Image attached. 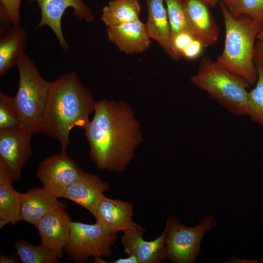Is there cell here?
<instances>
[{"instance_id":"14","label":"cell","mask_w":263,"mask_h":263,"mask_svg":"<svg viewBox=\"0 0 263 263\" xmlns=\"http://www.w3.org/2000/svg\"><path fill=\"white\" fill-rule=\"evenodd\" d=\"M109 188L108 183L96 175L83 171L67 188L63 198L80 206L94 216L104 193Z\"/></svg>"},{"instance_id":"36","label":"cell","mask_w":263,"mask_h":263,"mask_svg":"<svg viewBox=\"0 0 263 263\" xmlns=\"http://www.w3.org/2000/svg\"><path fill=\"white\" fill-rule=\"evenodd\" d=\"M232 0H222L224 2L226 3L231 1Z\"/></svg>"},{"instance_id":"12","label":"cell","mask_w":263,"mask_h":263,"mask_svg":"<svg viewBox=\"0 0 263 263\" xmlns=\"http://www.w3.org/2000/svg\"><path fill=\"white\" fill-rule=\"evenodd\" d=\"M71 218L65 208L53 210L38 222V228L41 244L58 258L63 256L70 233Z\"/></svg>"},{"instance_id":"1","label":"cell","mask_w":263,"mask_h":263,"mask_svg":"<svg viewBox=\"0 0 263 263\" xmlns=\"http://www.w3.org/2000/svg\"><path fill=\"white\" fill-rule=\"evenodd\" d=\"M94 115L84 129L91 160L101 170L123 172L142 140L139 124L125 102H96Z\"/></svg>"},{"instance_id":"32","label":"cell","mask_w":263,"mask_h":263,"mask_svg":"<svg viewBox=\"0 0 263 263\" xmlns=\"http://www.w3.org/2000/svg\"><path fill=\"white\" fill-rule=\"evenodd\" d=\"M224 263H258L259 261L255 259H247L244 258H238L234 255H232L229 259L225 260Z\"/></svg>"},{"instance_id":"15","label":"cell","mask_w":263,"mask_h":263,"mask_svg":"<svg viewBox=\"0 0 263 263\" xmlns=\"http://www.w3.org/2000/svg\"><path fill=\"white\" fill-rule=\"evenodd\" d=\"M108 40L126 55L143 53L151 45L145 23L136 21L107 27Z\"/></svg>"},{"instance_id":"21","label":"cell","mask_w":263,"mask_h":263,"mask_svg":"<svg viewBox=\"0 0 263 263\" xmlns=\"http://www.w3.org/2000/svg\"><path fill=\"white\" fill-rule=\"evenodd\" d=\"M141 5L139 0H112L102 9L101 20L107 27L139 19Z\"/></svg>"},{"instance_id":"28","label":"cell","mask_w":263,"mask_h":263,"mask_svg":"<svg viewBox=\"0 0 263 263\" xmlns=\"http://www.w3.org/2000/svg\"><path fill=\"white\" fill-rule=\"evenodd\" d=\"M194 38L191 33L187 31L180 32L171 38V47L179 59L182 57L183 51Z\"/></svg>"},{"instance_id":"19","label":"cell","mask_w":263,"mask_h":263,"mask_svg":"<svg viewBox=\"0 0 263 263\" xmlns=\"http://www.w3.org/2000/svg\"><path fill=\"white\" fill-rule=\"evenodd\" d=\"M16 180L10 170L0 161V228L8 224L14 225L20 221L22 193L12 186Z\"/></svg>"},{"instance_id":"22","label":"cell","mask_w":263,"mask_h":263,"mask_svg":"<svg viewBox=\"0 0 263 263\" xmlns=\"http://www.w3.org/2000/svg\"><path fill=\"white\" fill-rule=\"evenodd\" d=\"M16 253L23 263H57L58 257L40 244L34 245L22 239L14 244Z\"/></svg>"},{"instance_id":"8","label":"cell","mask_w":263,"mask_h":263,"mask_svg":"<svg viewBox=\"0 0 263 263\" xmlns=\"http://www.w3.org/2000/svg\"><path fill=\"white\" fill-rule=\"evenodd\" d=\"M83 171L66 152H60L41 161L38 164L36 175L44 189L59 198H63L67 188Z\"/></svg>"},{"instance_id":"37","label":"cell","mask_w":263,"mask_h":263,"mask_svg":"<svg viewBox=\"0 0 263 263\" xmlns=\"http://www.w3.org/2000/svg\"><path fill=\"white\" fill-rule=\"evenodd\" d=\"M260 262L262 263H263V258L261 259V260L260 261Z\"/></svg>"},{"instance_id":"29","label":"cell","mask_w":263,"mask_h":263,"mask_svg":"<svg viewBox=\"0 0 263 263\" xmlns=\"http://www.w3.org/2000/svg\"><path fill=\"white\" fill-rule=\"evenodd\" d=\"M205 47L198 40L194 38L183 51L181 56L188 59H194L202 54Z\"/></svg>"},{"instance_id":"30","label":"cell","mask_w":263,"mask_h":263,"mask_svg":"<svg viewBox=\"0 0 263 263\" xmlns=\"http://www.w3.org/2000/svg\"><path fill=\"white\" fill-rule=\"evenodd\" d=\"M254 58L255 64L263 65V38L256 41Z\"/></svg>"},{"instance_id":"3","label":"cell","mask_w":263,"mask_h":263,"mask_svg":"<svg viewBox=\"0 0 263 263\" xmlns=\"http://www.w3.org/2000/svg\"><path fill=\"white\" fill-rule=\"evenodd\" d=\"M225 26L222 53L216 60L225 68L255 85L257 78L254 54L261 23L250 18L234 17L224 2H219Z\"/></svg>"},{"instance_id":"11","label":"cell","mask_w":263,"mask_h":263,"mask_svg":"<svg viewBox=\"0 0 263 263\" xmlns=\"http://www.w3.org/2000/svg\"><path fill=\"white\" fill-rule=\"evenodd\" d=\"M133 205L130 202L118 199L109 198L105 195L99 203L94 215L95 223L106 232L124 233L136 229L139 225L132 220Z\"/></svg>"},{"instance_id":"4","label":"cell","mask_w":263,"mask_h":263,"mask_svg":"<svg viewBox=\"0 0 263 263\" xmlns=\"http://www.w3.org/2000/svg\"><path fill=\"white\" fill-rule=\"evenodd\" d=\"M191 82L230 113L247 115V88L249 84L216 60L208 57L202 58Z\"/></svg>"},{"instance_id":"25","label":"cell","mask_w":263,"mask_h":263,"mask_svg":"<svg viewBox=\"0 0 263 263\" xmlns=\"http://www.w3.org/2000/svg\"><path fill=\"white\" fill-rule=\"evenodd\" d=\"M224 3L234 17H248L262 24L263 0H232Z\"/></svg>"},{"instance_id":"23","label":"cell","mask_w":263,"mask_h":263,"mask_svg":"<svg viewBox=\"0 0 263 263\" xmlns=\"http://www.w3.org/2000/svg\"><path fill=\"white\" fill-rule=\"evenodd\" d=\"M257 78L255 87L248 92V114L263 128V65L255 64Z\"/></svg>"},{"instance_id":"7","label":"cell","mask_w":263,"mask_h":263,"mask_svg":"<svg viewBox=\"0 0 263 263\" xmlns=\"http://www.w3.org/2000/svg\"><path fill=\"white\" fill-rule=\"evenodd\" d=\"M117 238V233H108L96 223L89 224L72 221L64 252L77 263L85 262L90 257H112V247Z\"/></svg>"},{"instance_id":"26","label":"cell","mask_w":263,"mask_h":263,"mask_svg":"<svg viewBox=\"0 0 263 263\" xmlns=\"http://www.w3.org/2000/svg\"><path fill=\"white\" fill-rule=\"evenodd\" d=\"M23 128L16 109L14 97L0 92V130Z\"/></svg>"},{"instance_id":"24","label":"cell","mask_w":263,"mask_h":263,"mask_svg":"<svg viewBox=\"0 0 263 263\" xmlns=\"http://www.w3.org/2000/svg\"><path fill=\"white\" fill-rule=\"evenodd\" d=\"M171 32V38L183 32H190L183 0H165Z\"/></svg>"},{"instance_id":"27","label":"cell","mask_w":263,"mask_h":263,"mask_svg":"<svg viewBox=\"0 0 263 263\" xmlns=\"http://www.w3.org/2000/svg\"><path fill=\"white\" fill-rule=\"evenodd\" d=\"M21 0H0V21L19 25L21 21L20 5Z\"/></svg>"},{"instance_id":"34","label":"cell","mask_w":263,"mask_h":263,"mask_svg":"<svg viewBox=\"0 0 263 263\" xmlns=\"http://www.w3.org/2000/svg\"><path fill=\"white\" fill-rule=\"evenodd\" d=\"M202 1L204 2L208 5L211 6H215L219 2L220 0H201Z\"/></svg>"},{"instance_id":"18","label":"cell","mask_w":263,"mask_h":263,"mask_svg":"<svg viewBox=\"0 0 263 263\" xmlns=\"http://www.w3.org/2000/svg\"><path fill=\"white\" fill-rule=\"evenodd\" d=\"M148 19L146 24L150 38L157 41L173 60L180 59L171 45V32L165 0H146Z\"/></svg>"},{"instance_id":"6","label":"cell","mask_w":263,"mask_h":263,"mask_svg":"<svg viewBox=\"0 0 263 263\" xmlns=\"http://www.w3.org/2000/svg\"><path fill=\"white\" fill-rule=\"evenodd\" d=\"M215 218L206 216L194 226L183 224L175 215L169 216L164 228L167 259L170 263H194L201 253L204 236L215 228Z\"/></svg>"},{"instance_id":"5","label":"cell","mask_w":263,"mask_h":263,"mask_svg":"<svg viewBox=\"0 0 263 263\" xmlns=\"http://www.w3.org/2000/svg\"><path fill=\"white\" fill-rule=\"evenodd\" d=\"M19 83L14 97L16 109L23 128L33 135L41 132V124L51 83L45 80L33 61L24 53L17 65Z\"/></svg>"},{"instance_id":"35","label":"cell","mask_w":263,"mask_h":263,"mask_svg":"<svg viewBox=\"0 0 263 263\" xmlns=\"http://www.w3.org/2000/svg\"><path fill=\"white\" fill-rule=\"evenodd\" d=\"M263 38V20L261 25L260 31L258 35L257 39H261Z\"/></svg>"},{"instance_id":"20","label":"cell","mask_w":263,"mask_h":263,"mask_svg":"<svg viewBox=\"0 0 263 263\" xmlns=\"http://www.w3.org/2000/svg\"><path fill=\"white\" fill-rule=\"evenodd\" d=\"M27 42L26 30L13 26L2 34L0 38V75L3 76L10 69L17 65L24 53Z\"/></svg>"},{"instance_id":"33","label":"cell","mask_w":263,"mask_h":263,"mask_svg":"<svg viewBox=\"0 0 263 263\" xmlns=\"http://www.w3.org/2000/svg\"><path fill=\"white\" fill-rule=\"evenodd\" d=\"M113 263H139L136 258L133 255H127L125 258H118Z\"/></svg>"},{"instance_id":"2","label":"cell","mask_w":263,"mask_h":263,"mask_svg":"<svg viewBox=\"0 0 263 263\" xmlns=\"http://www.w3.org/2000/svg\"><path fill=\"white\" fill-rule=\"evenodd\" d=\"M95 103L75 72L63 74L51 83L41 132L58 141L61 152H66L71 131L75 127L84 130Z\"/></svg>"},{"instance_id":"31","label":"cell","mask_w":263,"mask_h":263,"mask_svg":"<svg viewBox=\"0 0 263 263\" xmlns=\"http://www.w3.org/2000/svg\"><path fill=\"white\" fill-rule=\"evenodd\" d=\"M20 260L17 253L12 255H4L1 254L0 255V263H18Z\"/></svg>"},{"instance_id":"10","label":"cell","mask_w":263,"mask_h":263,"mask_svg":"<svg viewBox=\"0 0 263 263\" xmlns=\"http://www.w3.org/2000/svg\"><path fill=\"white\" fill-rule=\"evenodd\" d=\"M33 135L23 128L0 130V161L19 180L23 166L32 154L31 139Z\"/></svg>"},{"instance_id":"13","label":"cell","mask_w":263,"mask_h":263,"mask_svg":"<svg viewBox=\"0 0 263 263\" xmlns=\"http://www.w3.org/2000/svg\"><path fill=\"white\" fill-rule=\"evenodd\" d=\"M145 229L140 225L136 229L124 233L121 243L127 255H133L139 263H160L167 259L165 232L153 241H145Z\"/></svg>"},{"instance_id":"17","label":"cell","mask_w":263,"mask_h":263,"mask_svg":"<svg viewBox=\"0 0 263 263\" xmlns=\"http://www.w3.org/2000/svg\"><path fill=\"white\" fill-rule=\"evenodd\" d=\"M43 188H35L22 193L20 221L36 226L39 221L48 213L66 205Z\"/></svg>"},{"instance_id":"16","label":"cell","mask_w":263,"mask_h":263,"mask_svg":"<svg viewBox=\"0 0 263 263\" xmlns=\"http://www.w3.org/2000/svg\"><path fill=\"white\" fill-rule=\"evenodd\" d=\"M183 1L191 34L205 47L214 45L218 39L220 29L208 5L201 0Z\"/></svg>"},{"instance_id":"9","label":"cell","mask_w":263,"mask_h":263,"mask_svg":"<svg viewBox=\"0 0 263 263\" xmlns=\"http://www.w3.org/2000/svg\"><path fill=\"white\" fill-rule=\"evenodd\" d=\"M36 2L41 12V18L37 29L49 27L55 34L61 48L67 52L69 49L63 35L61 19L65 11L73 8V15L79 20L92 22L94 19L93 12L83 0H29Z\"/></svg>"}]
</instances>
